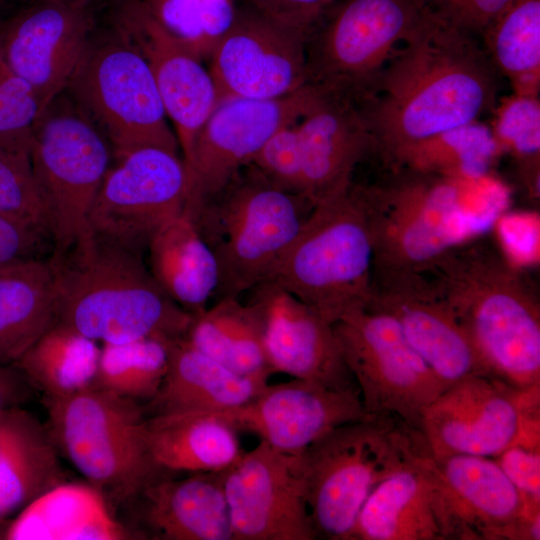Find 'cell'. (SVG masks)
<instances>
[{
    "label": "cell",
    "instance_id": "cell-37",
    "mask_svg": "<svg viewBox=\"0 0 540 540\" xmlns=\"http://www.w3.org/2000/svg\"><path fill=\"white\" fill-rule=\"evenodd\" d=\"M490 128L498 153H509L534 197H539V96L512 93L498 99Z\"/></svg>",
    "mask_w": 540,
    "mask_h": 540
},
{
    "label": "cell",
    "instance_id": "cell-46",
    "mask_svg": "<svg viewBox=\"0 0 540 540\" xmlns=\"http://www.w3.org/2000/svg\"><path fill=\"white\" fill-rule=\"evenodd\" d=\"M40 423L32 413L22 407L0 411V461L31 430Z\"/></svg>",
    "mask_w": 540,
    "mask_h": 540
},
{
    "label": "cell",
    "instance_id": "cell-8",
    "mask_svg": "<svg viewBox=\"0 0 540 540\" xmlns=\"http://www.w3.org/2000/svg\"><path fill=\"white\" fill-rule=\"evenodd\" d=\"M44 400L46 427L58 453L103 495L110 509L123 506L167 473L149 454L143 404L95 387Z\"/></svg>",
    "mask_w": 540,
    "mask_h": 540
},
{
    "label": "cell",
    "instance_id": "cell-16",
    "mask_svg": "<svg viewBox=\"0 0 540 540\" xmlns=\"http://www.w3.org/2000/svg\"><path fill=\"white\" fill-rule=\"evenodd\" d=\"M233 540H316L299 454L265 441L224 471Z\"/></svg>",
    "mask_w": 540,
    "mask_h": 540
},
{
    "label": "cell",
    "instance_id": "cell-4",
    "mask_svg": "<svg viewBox=\"0 0 540 540\" xmlns=\"http://www.w3.org/2000/svg\"><path fill=\"white\" fill-rule=\"evenodd\" d=\"M55 320L100 344L184 337L192 315L152 277L142 255L92 237L54 257Z\"/></svg>",
    "mask_w": 540,
    "mask_h": 540
},
{
    "label": "cell",
    "instance_id": "cell-20",
    "mask_svg": "<svg viewBox=\"0 0 540 540\" xmlns=\"http://www.w3.org/2000/svg\"><path fill=\"white\" fill-rule=\"evenodd\" d=\"M427 461L454 540H539L540 507L529 506L491 457L452 454Z\"/></svg>",
    "mask_w": 540,
    "mask_h": 540
},
{
    "label": "cell",
    "instance_id": "cell-26",
    "mask_svg": "<svg viewBox=\"0 0 540 540\" xmlns=\"http://www.w3.org/2000/svg\"><path fill=\"white\" fill-rule=\"evenodd\" d=\"M351 540H454L426 452L376 485L358 514Z\"/></svg>",
    "mask_w": 540,
    "mask_h": 540
},
{
    "label": "cell",
    "instance_id": "cell-3",
    "mask_svg": "<svg viewBox=\"0 0 540 540\" xmlns=\"http://www.w3.org/2000/svg\"><path fill=\"white\" fill-rule=\"evenodd\" d=\"M481 237L420 272L455 314L488 376L520 390L540 386L538 295L520 266Z\"/></svg>",
    "mask_w": 540,
    "mask_h": 540
},
{
    "label": "cell",
    "instance_id": "cell-47",
    "mask_svg": "<svg viewBox=\"0 0 540 540\" xmlns=\"http://www.w3.org/2000/svg\"><path fill=\"white\" fill-rule=\"evenodd\" d=\"M35 390L14 365H0V411L12 407H22Z\"/></svg>",
    "mask_w": 540,
    "mask_h": 540
},
{
    "label": "cell",
    "instance_id": "cell-11",
    "mask_svg": "<svg viewBox=\"0 0 540 540\" xmlns=\"http://www.w3.org/2000/svg\"><path fill=\"white\" fill-rule=\"evenodd\" d=\"M69 85L105 132L117 159L144 147L178 153L152 71L135 44L87 49Z\"/></svg>",
    "mask_w": 540,
    "mask_h": 540
},
{
    "label": "cell",
    "instance_id": "cell-21",
    "mask_svg": "<svg viewBox=\"0 0 540 540\" xmlns=\"http://www.w3.org/2000/svg\"><path fill=\"white\" fill-rule=\"evenodd\" d=\"M211 414L238 432L252 433L291 454H300L340 425L373 417L366 412L358 390H334L296 378L268 383L241 406Z\"/></svg>",
    "mask_w": 540,
    "mask_h": 540
},
{
    "label": "cell",
    "instance_id": "cell-32",
    "mask_svg": "<svg viewBox=\"0 0 540 540\" xmlns=\"http://www.w3.org/2000/svg\"><path fill=\"white\" fill-rule=\"evenodd\" d=\"M55 267L37 260L0 271V365L14 364L56 318Z\"/></svg>",
    "mask_w": 540,
    "mask_h": 540
},
{
    "label": "cell",
    "instance_id": "cell-1",
    "mask_svg": "<svg viewBox=\"0 0 540 540\" xmlns=\"http://www.w3.org/2000/svg\"><path fill=\"white\" fill-rule=\"evenodd\" d=\"M483 44L432 8L355 96L389 169L416 144L492 112L499 77Z\"/></svg>",
    "mask_w": 540,
    "mask_h": 540
},
{
    "label": "cell",
    "instance_id": "cell-49",
    "mask_svg": "<svg viewBox=\"0 0 540 540\" xmlns=\"http://www.w3.org/2000/svg\"><path fill=\"white\" fill-rule=\"evenodd\" d=\"M3 0H0V4L2 3Z\"/></svg>",
    "mask_w": 540,
    "mask_h": 540
},
{
    "label": "cell",
    "instance_id": "cell-39",
    "mask_svg": "<svg viewBox=\"0 0 540 540\" xmlns=\"http://www.w3.org/2000/svg\"><path fill=\"white\" fill-rule=\"evenodd\" d=\"M0 214L35 228L51 241L44 205L30 160L2 151H0Z\"/></svg>",
    "mask_w": 540,
    "mask_h": 540
},
{
    "label": "cell",
    "instance_id": "cell-30",
    "mask_svg": "<svg viewBox=\"0 0 540 540\" xmlns=\"http://www.w3.org/2000/svg\"><path fill=\"white\" fill-rule=\"evenodd\" d=\"M145 438L154 464L164 472H223L242 455L238 431L211 413L146 417Z\"/></svg>",
    "mask_w": 540,
    "mask_h": 540
},
{
    "label": "cell",
    "instance_id": "cell-2",
    "mask_svg": "<svg viewBox=\"0 0 540 540\" xmlns=\"http://www.w3.org/2000/svg\"><path fill=\"white\" fill-rule=\"evenodd\" d=\"M375 185H356L367 216L373 269L422 271L438 257L485 236L511 204V191L486 174L449 177L389 169Z\"/></svg>",
    "mask_w": 540,
    "mask_h": 540
},
{
    "label": "cell",
    "instance_id": "cell-24",
    "mask_svg": "<svg viewBox=\"0 0 540 540\" xmlns=\"http://www.w3.org/2000/svg\"><path fill=\"white\" fill-rule=\"evenodd\" d=\"M296 127L305 197L315 206L347 191L357 165L373 154L372 139L354 96L322 87Z\"/></svg>",
    "mask_w": 540,
    "mask_h": 540
},
{
    "label": "cell",
    "instance_id": "cell-27",
    "mask_svg": "<svg viewBox=\"0 0 540 540\" xmlns=\"http://www.w3.org/2000/svg\"><path fill=\"white\" fill-rule=\"evenodd\" d=\"M269 381L240 375L190 345L168 340V365L156 395L144 406L146 417L219 413L251 400Z\"/></svg>",
    "mask_w": 540,
    "mask_h": 540
},
{
    "label": "cell",
    "instance_id": "cell-41",
    "mask_svg": "<svg viewBox=\"0 0 540 540\" xmlns=\"http://www.w3.org/2000/svg\"><path fill=\"white\" fill-rule=\"evenodd\" d=\"M532 507H540V435H523L494 458Z\"/></svg>",
    "mask_w": 540,
    "mask_h": 540
},
{
    "label": "cell",
    "instance_id": "cell-44",
    "mask_svg": "<svg viewBox=\"0 0 540 540\" xmlns=\"http://www.w3.org/2000/svg\"><path fill=\"white\" fill-rule=\"evenodd\" d=\"M514 0H431L434 11L455 27L482 36Z\"/></svg>",
    "mask_w": 540,
    "mask_h": 540
},
{
    "label": "cell",
    "instance_id": "cell-7",
    "mask_svg": "<svg viewBox=\"0 0 540 540\" xmlns=\"http://www.w3.org/2000/svg\"><path fill=\"white\" fill-rule=\"evenodd\" d=\"M373 243L357 186L317 203L270 279L334 324L368 305Z\"/></svg>",
    "mask_w": 540,
    "mask_h": 540
},
{
    "label": "cell",
    "instance_id": "cell-19",
    "mask_svg": "<svg viewBox=\"0 0 540 540\" xmlns=\"http://www.w3.org/2000/svg\"><path fill=\"white\" fill-rule=\"evenodd\" d=\"M87 0H40L0 26V52L35 93L43 114L66 88L88 47Z\"/></svg>",
    "mask_w": 540,
    "mask_h": 540
},
{
    "label": "cell",
    "instance_id": "cell-18",
    "mask_svg": "<svg viewBox=\"0 0 540 540\" xmlns=\"http://www.w3.org/2000/svg\"><path fill=\"white\" fill-rule=\"evenodd\" d=\"M209 71L219 102L283 97L308 84L306 39L253 9L239 12L213 42Z\"/></svg>",
    "mask_w": 540,
    "mask_h": 540
},
{
    "label": "cell",
    "instance_id": "cell-12",
    "mask_svg": "<svg viewBox=\"0 0 540 540\" xmlns=\"http://www.w3.org/2000/svg\"><path fill=\"white\" fill-rule=\"evenodd\" d=\"M366 412L393 416L418 431L424 410L447 387L387 314L362 309L334 324Z\"/></svg>",
    "mask_w": 540,
    "mask_h": 540
},
{
    "label": "cell",
    "instance_id": "cell-33",
    "mask_svg": "<svg viewBox=\"0 0 540 540\" xmlns=\"http://www.w3.org/2000/svg\"><path fill=\"white\" fill-rule=\"evenodd\" d=\"M101 344L54 321L14 363L44 399L91 387Z\"/></svg>",
    "mask_w": 540,
    "mask_h": 540
},
{
    "label": "cell",
    "instance_id": "cell-38",
    "mask_svg": "<svg viewBox=\"0 0 540 540\" xmlns=\"http://www.w3.org/2000/svg\"><path fill=\"white\" fill-rule=\"evenodd\" d=\"M42 115L35 93L0 52V151L30 160L35 128Z\"/></svg>",
    "mask_w": 540,
    "mask_h": 540
},
{
    "label": "cell",
    "instance_id": "cell-10",
    "mask_svg": "<svg viewBox=\"0 0 540 540\" xmlns=\"http://www.w3.org/2000/svg\"><path fill=\"white\" fill-rule=\"evenodd\" d=\"M306 40L308 84L352 95L377 75L431 0H339Z\"/></svg>",
    "mask_w": 540,
    "mask_h": 540
},
{
    "label": "cell",
    "instance_id": "cell-42",
    "mask_svg": "<svg viewBox=\"0 0 540 540\" xmlns=\"http://www.w3.org/2000/svg\"><path fill=\"white\" fill-rule=\"evenodd\" d=\"M339 0H251L253 10L306 40Z\"/></svg>",
    "mask_w": 540,
    "mask_h": 540
},
{
    "label": "cell",
    "instance_id": "cell-31",
    "mask_svg": "<svg viewBox=\"0 0 540 540\" xmlns=\"http://www.w3.org/2000/svg\"><path fill=\"white\" fill-rule=\"evenodd\" d=\"M184 339L228 369L247 377L269 381L271 370L264 348V318L260 306L239 297L215 300L192 315Z\"/></svg>",
    "mask_w": 540,
    "mask_h": 540
},
{
    "label": "cell",
    "instance_id": "cell-23",
    "mask_svg": "<svg viewBox=\"0 0 540 540\" xmlns=\"http://www.w3.org/2000/svg\"><path fill=\"white\" fill-rule=\"evenodd\" d=\"M135 45L152 71L162 104L173 121L187 166L197 137L219 98L197 51L160 24L144 6L129 14Z\"/></svg>",
    "mask_w": 540,
    "mask_h": 540
},
{
    "label": "cell",
    "instance_id": "cell-29",
    "mask_svg": "<svg viewBox=\"0 0 540 540\" xmlns=\"http://www.w3.org/2000/svg\"><path fill=\"white\" fill-rule=\"evenodd\" d=\"M145 252L152 277L170 299L191 315L208 307L217 289L218 267L185 209L153 233Z\"/></svg>",
    "mask_w": 540,
    "mask_h": 540
},
{
    "label": "cell",
    "instance_id": "cell-5",
    "mask_svg": "<svg viewBox=\"0 0 540 540\" xmlns=\"http://www.w3.org/2000/svg\"><path fill=\"white\" fill-rule=\"evenodd\" d=\"M313 208L249 164L190 215L217 263L213 301L240 297L268 281Z\"/></svg>",
    "mask_w": 540,
    "mask_h": 540
},
{
    "label": "cell",
    "instance_id": "cell-17",
    "mask_svg": "<svg viewBox=\"0 0 540 540\" xmlns=\"http://www.w3.org/2000/svg\"><path fill=\"white\" fill-rule=\"evenodd\" d=\"M366 308L390 316L446 387L469 376H488L455 314L422 272L373 269Z\"/></svg>",
    "mask_w": 540,
    "mask_h": 540
},
{
    "label": "cell",
    "instance_id": "cell-6",
    "mask_svg": "<svg viewBox=\"0 0 540 540\" xmlns=\"http://www.w3.org/2000/svg\"><path fill=\"white\" fill-rule=\"evenodd\" d=\"M425 452L418 431L393 416L340 425L299 454L315 538L351 540L358 514L383 479Z\"/></svg>",
    "mask_w": 540,
    "mask_h": 540
},
{
    "label": "cell",
    "instance_id": "cell-14",
    "mask_svg": "<svg viewBox=\"0 0 540 540\" xmlns=\"http://www.w3.org/2000/svg\"><path fill=\"white\" fill-rule=\"evenodd\" d=\"M322 91L307 84L273 99L230 98L220 101L203 125L188 173L185 211L192 215L219 193L266 141L281 128L294 124Z\"/></svg>",
    "mask_w": 540,
    "mask_h": 540
},
{
    "label": "cell",
    "instance_id": "cell-13",
    "mask_svg": "<svg viewBox=\"0 0 540 540\" xmlns=\"http://www.w3.org/2000/svg\"><path fill=\"white\" fill-rule=\"evenodd\" d=\"M187 193L188 173L178 153L136 149L109 168L90 212L91 233L142 255L153 233L184 209Z\"/></svg>",
    "mask_w": 540,
    "mask_h": 540
},
{
    "label": "cell",
    "instance_id": "cell-43",
    "mask_svg": "<svg viewBox=\"0 0 540 540\" xmlns=\"http://www.w3.org/2000/svg\"><path fill=\"white\" fill-rule=\"evenodd\" d=\"M48 246L52 244L44 234L27 224L0 214V271L43 260Z\"/></svg>",
    "mask_w": 540,
    "mask_h": 540
},
{
    "label": "cell",
    "instance_id": "cell-9",
    "mask_svg": "<svg viewBox=\"0 0 540 540\" xmlns=\"http://www.w3.org/2000/svg\"><path fill=\"white\" fill-rule=\"evenodd\" d=\"M109 161L104 135L84 113L49 107L39 119L30 162L54 257L93 237L89 216Z\"/></svg>",
    "mask_w": 540,
    "mask_h": 540
},
{
    "label": "cell",
    "instance_id": "cell-15",
    "mask_svg": "<svg viewBox=\"0 0 540 540\" xmlns=\"http://www.w3.org/2000/svg\"><path fill=\"white\" fill-rule=\"evenodd\" d=\"M535 412H540V386L520 390L490 376L473 375L448 386L427 406L418 432L434 458H495Z\"/></svg>",
    "mask_w": 540,
    "mask_h": 540
},
{
    "label": "cell",
    "instance_id": "cell-40",
    "mask_svg": "<svg viewBox=\"0 0 540 540\" xmlns=\"http://www.w3.org/2000/svg\"><path fill=\"white\" fill-rule=\"evenodd\" d=\"M296 123L273 134L250 164L274 186L305 197Z\"/></svg>",
    "mask_w": 540,
    "mask_h": 540
},
{
    "label": "cell",
    "instance_id": "cell-48",
    "mask_svg": "<svg viewBox=\"0 0 540 540\" xmlns=\"http://www.w3.org/2000/svg\"><path fill=\"white\" fill-rule=\"evenodd\" d=\"M11 522V519L0 521V539H5L8 526Z\"/></svg>",
    "mask_w": 540,
    "mask_h": 540
},
{
    "label": "cell",
    "instance_id": "cell-45",
    "mask_svg": "<svg viewBox=\"0 0 540 540\" xmlns=\"http://www.w3.org/2000/svg\"><path fill=\"white\" fill-rule=\"evenodd\" d=\"M202 0H152L143 5L168 31L197 51L205 41L201 24Z\"/></svg>",
    "mask_w": 540,
    "mask_h": 540
},
{
    "label": "cell",
    "instance_id": "cell-36",
    "mask_svg": "<svg viewBox=\"0 0 540 540\" xmlns=\"http://www.w3.org/2000/svg\"><path fill=\"white\" fill-rule=\"evenodd\" d=\"M168 340L144 338L119 344H101L91 387L145 405L156 395L165 376Z\"/></svg>",
    "mask_w": 540,
    "mask_h": 540
},
{
    "label": "cell",
    "instance_id": "cell-28",
    "mask_svg": "<svg viewBox=\"0 0 540 540\" xmlns=\"http://www.w3.org/2000/svg\"><path fill=\"white\" fill-rule=\"evenodd\" d=\"M126 540L134 534L90 484L63 482L11 519L5 540Z\"/></svg>",
    "mask_w": 540,
    "mask_h": 540
},
{
    "label": "cell",
    "instance_id": "cell-25",
    "mask_svg": "<svg viewBox=\"0 0 540 540\" xmlns=\"http://www.w3.org/2000/svg\"><path fill=\"white\" fill-rule=\"evenodd\" d=\"M165 473L126 503L136 539L233 540L223 472Z\"/></svg>",
    "mask_w": 540,
    "mask_h": 540
},
{
    "label": "cell",
    "instance_id": "cell-35",
    "mask_svg": "<svg viewBox=\"0 0 540 540\" xmlns=\"http://www.w3.org/2000/svg\"><path fill=\"white\" fill-rule=\"evenodd\" d=\"M498 155L490 128L477 121L416 144L390 169L476 178L489 174Z\"/></svg>",
    "mask_w": 540,
    "mask_h": 540
},
{
    "label": "cell",
    "instance_id": "cell-22",
    "mask_svg": "<svg viewBox=\"0 0 540 540\" xmlns=\"http://www.w3.org/2000/svg\"><path fill=\"white\" fill-rule=\"evenodd\" d=\"M249 292L263 314L264 348L273 373L334 390H358L331 322L271 281Z\"/></svg>",
    "mask_w": 540,
    "mask_h": 540
},
{
    "label": "cell",
    "instance_id": "cell-34",
    "mask_svg": "<svg viewBox=\"0 0 540 540\" xmlns=\"http://www.w3.org/2000/svg\"><path fill=\"white\" fill-rule=\"evenodd\" d=\"M483 47L512 93L539 96L540 0H514L482 34Z\"/></svg>",
    "mask_w": 540,
    "mask_h": 540
}]
</instances>
